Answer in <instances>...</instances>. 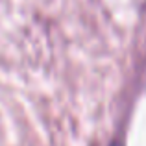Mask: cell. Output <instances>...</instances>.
Listing matches in <instances>:
<instances>
[{
	"mask_svg": "<svg viewBox=\"0 0 146 146\" xmlns=\"http://www.w3.org/2000/svg\"><path fill=\"white\" fill-rule=\"evenodd\" d=\"M113 146H122V144H120V143H115V144H113Z\"/></svg>",
	"mask_w": 146,
	"mask_h": 146,
	"instance_id": "cell-1",
	"label": "cell"
}]
</instances>
